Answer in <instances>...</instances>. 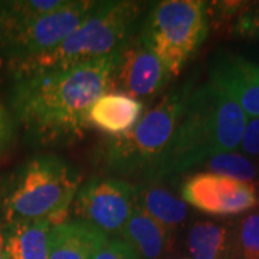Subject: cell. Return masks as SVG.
Masks as SVG:
<instances>
[{
  "label": "cell",
  "instance_id": "obj_24",
  "mask_svg": "<svg viewBox=\"0 0 259 259\" xmlns=\"http://www.w3.org/2000/svg\"><path fill=\"white\" fill-rule=\"evenodd\" d=\"M12 141V127H10L9 118L6 111L0 102V156L6 153Z\"/></svg>",
  "mask_w": 259,
  "mask_h": 259
},
{
  "label": "cell",
  "instance_id": "obj_9",
  "mask_svg": "<svg viewBox=\"0 0 259 259\" xmlns=\"http://www.w3.org/2000/svg\"><path fill=\"white\" fill-rule=\"evenodd\" d=\"M182 197L190 206L214 216L252 210L259 204L258 186L209 171L189 177L182 186Z\"/></svg>",
  "mask_w": 259,
  "mask_h": 259
},
{
  "label": "cell",
  "instance_id": "obj_5",
  "mask_svg": "<svg viewBox=\"0 0 259 259\" xmlns=\"http://www.w3.org/2000/svg\"><path fill=\"white\" fill-rule=\"evenodd\" d=\"M192 91L193 81L189 79L167 93L130 133L105 140L100 150L104 168L115 175L150 180L175 137Z\"/></svg>",
  "mask_w": 259,
  "mask_h": 259
},
{
  "label": "cell",
  "instance_id": "obj_13",
  "mask_svg": "<svg viewBox=\"0 0 259 259\" xmlns=\"http://www.w3.org/2000/svg\"><path fill=\"white\" fill-rule=\"evenodd\" d=\"M143 108L140 100L121 93H107L90 108L88 124L112 137H120L136 127Z\"/></svg>",
  "mask_w": 259,
  "mask_h": 259
},
{
  "label": "cell",
  "instance_id": "obj_11",
  "mask_svg": "<svg viewBox=\"0 0 259 259\" xmlns=\"http://www.w3.org/2000/svg\"><path fill=\"white\" fill-rule=\"evenodd\" d=\"M209 79L229 94L245 114L259 118V64L226 54L214 61Z\"/></svg>",
  "mask_w": 259,
  "mask_h": 259
},
{
  "label": "cell",
  "instance_id": "obj_1",
  "mask_svg": "<svg viewBox=\"0 0 259 259\" xmlns=\"http://www.w3.org/2000/svg\"><path fill=\"white\" fill-rule=\"evenodd\" d=\"M117 54L16 78L10 104L29 137L44 146L82 137L90 108L111 90Z\"/></svg>",
  "mask_w": 259,
  "mask_h": 259
},
{
  "label": "cell",
  "instance_id": "obj_16",
  "mask_svg": "<svg viewBox=\"0 0 259 259\" xmlns=\"http://www.w3.org/2000/svg\"><path fill=\"white\" fill-rule=\"evenodd\" d=\"M134 203L171 232L185 222L189 214L187 204L183 200L156 185L137 186Z\"/></svg>",
  "mask_w": 259,
  "mask_h": 259
},
{
  "label": "cell",
  "instance_id": "obj_21",
  "mask_svg": "<svg viewBox=\"0 0 259 259\" xmlns=\"http://www.w3.org/2000/svg\"><path fill=\"white\" fill-rule=\"evenodd\" d=\"M228 29L236 36L259 39V2H241Z\"/></svg>",
  "mask_w": 259,
  "mask_h": 259
},
{
  "label": "cell",
  "instance_id": "obj_20",
  "mask_svg": "<svg viewBox=\"0 0 259 259\" xmlns=\"http://www.w3.org/2000/svg\"><path fill=\"white\" fill-rule=\"evenodd\" d=\"M229 259H259V213L243 216L233 226Z\"/></svg>",
  "mask_w": 259,
  "mask_h": 259
},
{
  "label": "cell",
  "instance_id": "obj_12",
  "mask_svg": "<svg viewBox=\"0 0 259 259\" xmlns=\"http://www.w3.org/2000/svg\"><path fill=\"white\" fill-rule=\"evenodd\" d=\"M108 236L83 221L52 226L48 259H93Z\"/></svg>",
  "mask_w": 259,
  "mask_h": 259
},
{
  "label": "cell",
  "instance_id": "obj_6",
  "mask_svg": "<svg viewBox=\"0 0 259 259\" xmlns=\"http://www.w3.org/2000/svg\"><path fill=\"white\" fill-rule=\"evenodd\" d=\"M207 30V3L163 0L148 10L137 36L176 78L204 42Z\"/></svg>",
  "mask_w": 259,
  "mask_h": 259
},
{
  "label": "cell",
  "instance_id": "obj_19",
  "mask_svg": "<svg viewBox=\"0 0 259 259\" xmlns=\"http://www.w3.org/2000/svg\"><path fill=\"white\" fill-rule=\"evenodd\" d=\"M209 173L231 177L239 182H253L259 176L258 166L239 153H221L203 163Z\"/></svg>",
  "mask_w": 259,
  "mask_h": 259
},
{
  "label": "cell",
  "instance_id": "obj_3",
  "mask_svg": "<svg viewBox=\"0 0 259 259\" xmlns=\"http://www.w3.org/2000/svg\"><path fill=\"white\" fill-rule=\"evenodd\" d=\"M144 5L130 0L97 2L82 23L42 55L10 66L13 78L83 64L118 52L143 23Z\"/></svg>",
  "mask_w": 259,
  "mask_h": 259
},
{
  "label": "cell",
  "instance_id": "obj_25",
  "mask_svg": "<svg viewBox=\"0 0 259 259\" xmlns=\"http://www.w3.org/2000/svg\"><path fill=\"white\" fill-rule=\"evenodd\" d=\"M0 259H6L5 248H3V236H2V222H0Z\"/></svg>",
  "mask_w": 259,
  "mask_h": 259
},
{
  "label": "cell",
  "instance_id": "obj_10",
  "mask_svg": "<svg viewBox=\"0 0 259 259\" xmlns=\"http://www.w3.org/2000/svg\"><path fill=\"white\" fill-rule=\"evenodd\" d=\"M171 79L166 65L136 36L117 54L111 90L136 100L150 98L161 93Z\"/></svg>",
  "mask_w": 259,
  "mask_h": 259
},
{
  "label": "cell",
  "instance_id": "obj_4",
  "mask_svg": "<svg viewBox=\"0 0 259 259\" xmlns=\"http://www.w3.org/2000/svg\"><path fill=\"white\" fill-rule=\"evenodd\" d=\"M81 187L78 168L65 158L44 154L19 167L3 187V223L49 219L65 222L66 212Z\"/></svg>",
  "mask_w": 259,
  "mask_h": 259
},
{
  "label": "cell",
  "instance_id": "obj_2",
  "mask_svg": "<svg viewBox=\"0 0 259 259\" xmlns=\"http://www.w3.org/2000/svg\"><path fill=\"white\" fill-rule=\"evenodd\" d=\"M246 114L218 83L207 81L189 95L175 137L151 182L182 175L241 144Z\"/></svg>",
  "mask_w": 259,
  "mask_h": 259
},
{
  "label": "cell",
  "instance_id": "obj_15",
  "mask_svg": "<svg viewBox=\"0 0 259 259\" xmlns=\"http://www.w3.org/2000/svg\"><path fill=\"white\" fill-rule=\"evenodd\" d=\"M49 219L2 222V236L6 259H48Z\"/></svg>",
  "mask_w": 259,
  "mask_h": 259
},
{
  "label": "cell",
  "instance_id": "obj_7",
  "mask_svg": "<svg viewBox=\"0 0 259 259\" xmlns=\"http://www.w3.org/2000/svg\"><path fill=\"white\" fill-rule=\"evenodd\" d=\"M93 0H69L61 9L36 19L0 42V58L9 66L22 64L58 47L94 9Z\"/></svg>",
  "mask_w": 259,
  "mask_h": 259
},
{
  "label": "cell",
  "instance_id": "obj_18",
  "mask_svg": "<svg viewBox=\"0 0 259 259\" xmlns=\"http://www.w3.org/2000/svg\"><path fill=\"white\" fill-rule=\"evenodd\" d=\"M66 5V0H9L0 2V42L36 19Z\"/></svg>",
  "mask_w": 259,
  "mask_h": 259
},
{
  "label": "cell",
  "instance_id": "obj_17",
  "mask_svg": "<svg viewBox=\"0 0 259 259\" xmlns=\"http://www.w3.org/2000/svg\"><path fill=\"white\" fill-rule=\"evenodd\" d=\"M233 228L221 223L196 222L187 233V250L193 259H229Z\"/></svg>",
  "mask_w": 259,
  "mask_h": 259
},
{
  "label": "cell",
  "instance_id": "obj_23",
  "mask_svg": "<svg viewBox=\"0 0 259 259\" xmlns=\"http://www.w3.org/2000/svg\"><path fill=\"white\" fill-rule=\"evenodd\" d=\"M239 146L243 150V153L258 160L256 166L259 168V118H252L250 121H246Z\"/></svg>",
  "mask_w": 259,
  "mask_h": 259
},
{
  "label": "cell",
  "instance_id": "obj_26",
  "mask_svg": "<svg viewBox=\"0 0 259 259\" xmlns=\"http://www.w3.org/2000/svg\"><path fill=\"white\" fill-rule=\"evenodd\" d=\"M2 196H3V187L0 186V203H2Z\"/></svg>",
  "mask_w": 259,
  "mask_h": 259
},
{
  "label": "cell",
  "instance_id": "obj_22",
  "mask_svg": "<svg viewBox=\"0 0 259 259\" xmlns=\"http://www.w3.org/2000/svg\"><path fill=\"white\" fill-rule=\"evenodd\" d=\"M93 259H140V256L122 239H108Z\"/></svg>",
  "mask_w": 259,
  "mask_h": 259
},
{
  "label": "cell",
  "instance_id": "obj_8",
  "mask_svg": "<svg viewBox=\"0 0 259 259\" xmlns=\"http://www.w3.org/2000/svg\"><path fill=\"white\" fill-rule=\"evenodd\" d=\"M134 186L121 179L93 177L75 196V214L107 236L121 233L134 207Z\"/></svg>",
  "mask_w": 259,
  "mask_h": 259
},
{
  "label": "cell",
  "instance_id": "obj_14",
  "mask_svg": "<svg viewBox=\"0 0 259 259\" xmlns=\"http://www.w3.org/2000/svg\"><path fill=\"white\" fill-rule=\"evenodd\" d=\"M121 236L122 241L136 250L140 259H160L173 245V232L153 219L136 203L121 231Z\"/></svg>",
  "mask_w": 259,
  "mask_h": 259
}]
</instances>
